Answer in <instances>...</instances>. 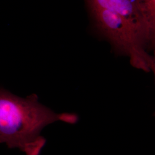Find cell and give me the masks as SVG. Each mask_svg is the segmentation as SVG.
Wrapping results in <instances>:
<instances>
[{"label":"cell","mask_w":155,"mask_h":155,"mask_svg":"<svg viewBox=\"0 0 155 155\" xmlns=\"http://www.w3.org/2000/svg\"><path fill=\"white\" fill-rule=\"evenodd\" d=\"M88 8L99 31L117 53L128 56L134 68L155 72V58L150 55L143 40L129 22L116 13L101 8Z\"/></svg>","instance_id":"obj_2"},{"label":"cell","mask_w":155,"mask_h":155,"mask_svg":"<svg viewBox=\"0 0 155 155\" xmlns=\"http://www.w3.org/2000/svg\"><path fill=\"white\" fill-rule=\"evenodd\" d=\"M141 17L145 47L148 51L154 50L155 45V0H135Z\"/></svg>","instance_id":"obj_4"},{"label":"cell","mask_w":155,"mask_h":155,"mask_svg":"<svg viewBox=\"0 0 155 155\" xmlns=\"http://www.w3.org/2000/svg\"><path fill=\"white\" fill-rule=\"evenodd\" d=\"M85 1L88 8L104 9L122 17L139 34L144 44L143 25L135 0H85Z\"/></svg>","instance_id":"obj_3"},{"label":"cell","mask_w":155,"mask_h":155,"mask_svg":"<svg viewBox=\"0 0 155 155\" xmlns=\"http://www.w3.org/2000/svg\"><path fill=\"white\" fill-rule=\"evenodd\" d=\"M78 120L75 114L56 113L42 105L36 94L21 98L0 89V143L9 148L39 155L46 143L41 135L45 127L59 121L74 124Z\"/></svg>","instance_id":"obj_1"}]
</instances>
